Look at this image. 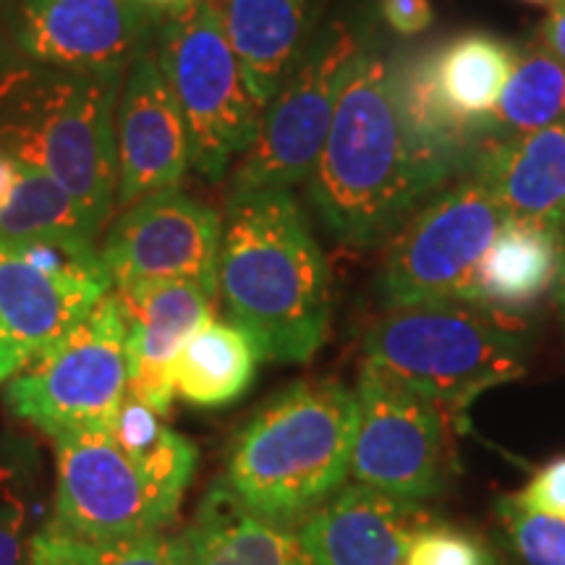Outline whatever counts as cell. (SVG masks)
<instances>
[{
  "label": "cell",
  "mask_w": 565,
  "mask_h": 565,
  "mask_svg": "<svg viewBox=\"0 0 565 565\" xmlns=\"http://www.w3.org/2000/svg\"><path fill=\"white\" fill-rule=\"evenodd\" d=\"M221 212L181 189L147 194L113 221L100 259L113 288L141 280H189L217 296Z\"/></svg>",
  "instance_id": "obj_12"
},
{
  "label": "cell",
  "mask_w": 565,
  "mask_h": 565,
  "mask_svg": "<svg viewBox=\"0 0 565 565\" xmlns=\"http://www.w3.org/2000/svg\"><path fill=\"white\" fill-rule=\"evenodd\" d=\"M30 565H192L186 534L154 532L139 540L95 545L47 521L30 542Z\"/></svg>",
  "instance_id": "obj_26"
},
{
  "label": "cell",
  "mask_w": 565,
  "mask_h": 565,
  "mask_svg": "<svg viewBox=\"0 0 565 565\" xmlns=\"http://www.w3.org/2000/svg\"><path fill=\"white\" fill-rule=\"evenodd\" d=\"M55 440V524L95 545L166 532L179 505L126 454L110 427H84Z\"/></svg>",
  "instance_id": "obj_11"
},
{
  "label": "cell",
  "mask_w": 565,
  "mask_h": 565,
  "mask_svg": "<svg viewBox=\"0 0 565 565\" xmlns=\"http://www.w3.org/2000/svg\"><path fill=\"white\" fill-rule=\"evenodd\" d=\"M259 359L257 345L242 328L212 317L175 356V393L202 408L228 406L252 387Z\"/></svg>",
  "instance_id": "obj_22"
},
{
  "label": "cell",
  "mask_w": 565,
  "mask_h": 565,
  "mask_svg": "<svg viewBox=\"0 0 565 565\" xmlns=\"http://www.w3.org/2000/svg\"><path fill=\"white\" fill-rule=\"evenodd\" d=\"M100 233L58 181L21 162L11 200L0 210V238L97 244Z\"/></svg>",
  "instance_id": "obj_24"
},
{
  "label": "cell",
  "mask_w": 565,
  "mask_h": 565,
  "mask_svg": "<svg viewBox=\"0 0 565 565\" xmlns=\"http://www.w3.org/2000/svg\"><path fill=\"white\" fill-rule=\"evenodd\" d=\"M456 150L419 124L401 63L370 38L345 76L333 126L307 183L330 236L356 249L393 238L450 179Z\"/></svg>",
  "instance_id": "obj_1"
},
{
  "label": "cell",
  "mask_w": 565,
  "mask_h": 565,
  "mask_svg": "<svg viewBox=\"0 0 565 565\" xmlns=\"http://www.w3.org/2000/svg\"><path fill=\"white\" fill-rule=\"evenodd\" d=\"M524 3H532V6H542V9H553V6L561 3V0H524Z\"/></svg>",
  "instance_id": "obj_35"
},
{
  "label": "cell",
  "mask_w": 565,
  "mask_h": 565,
  "mask_svg": "<svg viewBox=\"0 0 565 565\" xmlns=\"http://www.w3.org/2000/svg\"><path fill=\"white\" fill-rule=\"evenodd\" d=\"M515 498L532 511L565 521V456L542 466L526 484V490Z\"/></svg>",
  "instance_id": "obj_30"
},
{
  "label": "cell",
  "mask_w": 565,
  "mask_h": 565,
  "mask_svg": "<svg viewBox=\"0 0 565 565\" xmlns=\"http://www.w3.org/2000/svg\"><path fill=\"white\" fill-rule=\"evenodd\" d=\"M557 246H561V265H557V280H555V299L561 307L563 322H565V223L557 231Z\"/></svg>",
  "instance_id": "obj_34"
},
{
  "label": "cell",
  "mask_w": 565,
  "mask_h": 565,
  "mask_svg": "<svg viewBox=\"0 0 565 565\" xmlns=\"http://www.w3.org/2000/svg\"><path fill=\"white\" fill-rule=\"evenodd\" d=\"M30 524V503L21 494L17 471L0 466V565H21L24 534Z\"/></svg>",
  "instance_id": "obj_29"
},
{
  "label": "cell",
  "mask_w": 565,
  "mask_h": 565,
  "mask_svg": "<svg viewBox=\"0 0 565 565\" xmlns=\"http://www.w3.org/2000/svg\"><path fill=\"white\" fill-rule=\"evenodd\" d=\"M505 212L475 173L429 196L393 233L377 294L387 309L469 301L471 280Z\"/></svg>",
  "instance_id": "obj_9"
},
{
  "label": "cell",
  "mask_w": 565,
  "mask_h": 565,
  "mask_svg": "<svg viewBox=\"0 0 565 565\" xmlns=\"http://www.w3.org/2000/svg\"><path fill=\"white\" fill-rule=\"evenodd\" d=\"M565 121V63L545 42L513 51V68L484 124L494 131L521 134Z\"/></svg>",
  "instance_id": "obj_23"
},
{
  "label": "cell",
  "mask_w": 565,
  "mask_h": 565,
  "mask_svg": "<svg viewBox=\"0 0 565 565\" xmlns=\"http://www.w3.org/2000/svg\"><path fill=\"white\" fill-rule=\"evenodd\" d=\"M192 565H317L299 529L254 513L217 479L186 529Z\"/></svg>",
  "instance_id": "obj_20"
},
{
  "label": "cell",
  "mask_w": 565,
  "mask_h": 565,
  "mask_svg": "<svg viewBox=\"0 0 565 565\" xmlns=\"http://www.w3.org/2000/svg\"><path fill=\"white\" fill-rule=\"evenodd\" d=\"M160 9L145 0H17L13 42L47 66L124 76L152 45Z\"/></svg>",
  "instance_id": "obj_13"
},
{
  "label": "cell",
  "mask_w": 565,
  "mask_h": 565,
  "mask_svg": "<svg viewBox=\"0 0 565 565\" xmlns=\"http://www.w3.org/2000/svg\"><path fill=\"white\" fill-rule=\"evenodd\" d=\"M113 294L126 312L129 393L168 416L175 398V356L212 320L215 296L189 280H141Z\"/></svg>",
  "instance_id": "obj_16"
},
{
  "label": "cell",
  "mask_w": 565,
  "mask_h": 565,
  "mask_svg": "<svg viewBox=\"0 0 565 565\" xmlns=\"http://www.w3.org/2000/svg\"><path fill=\"white\" fill-rule=\"evenodd\" d=\"M385 24L401 38H416L433 24L435 11L429 0H380Z\"/></svg>",
  "instance_id": "obj_31"
},
{
  "label": "cell",
  "mask_w": 565,
  "mask_h": 565,
  "mask_svg": "<svg viewBox=\"0 0 565 565\" xmlns=\"http://www.w3.org/2000/svg\"><path fill=\"white\" fill-rule=\"evenodd\" d=\"M246 82L267 105L309 51L328 0H210Z\"/></svg>",
  "instance_id": "obj_18"
},
{
  "label": "cell",
  "mask_w": 565,
  "mask_h": 565,
  "mask_svg": "<svg viewBox=\"0 0 565 565\" xmlns=\"http://www.w3.org/2000/svg\"><path fill=\"white\" fill-rule=\"evenodd\" d=\"M422 515L366 484H343L303 519L299 534L317 565H406Z\"/></svg>",
  "instance_id": "obj_17"
},
{
  "label": "cell",
  "mask_w": 565,
  "mask_h": 565,
  "mask_svg": "<svg viewBox=\"0 0 565 565\" xmlns=\"http://www.w3.org/2000/svg\"><path fill=\"white\" fill-rule=\"evenodd\" d=\"M471 173L511 221L561 231L565 223V121L505 134L479 152Z\"/></svg>",
  "instance_id": "obj_19"
},
{
  "label": "cell",
  "mask_w": 565,
  "mask_h": 565,
  "mask_svg": "<svg viewBox=\"0 0 565 565\" xmlns=\"http://www.w3.org/2000/svg\"><path fill=\"white\" fill-rule=\"evenodd\" d=\"M113 291L108 273H51L0 238V385L61 343Z\"/></svg>",
  "instance_id": "obj_15"
},
{
  "label": "cell",
  "mask_w": 565,
  "mask_h": 565,
  "mask_svg": "<svg viewBox=\"0 0 565 565\" xmlns=\"http://www.w3.org/2000/svg\"><path fill=\"white\" fill-rule=\"evenodd\" d=\"M406 565H494L490 547L475 534L445 524L416 529Z\"/></svg>",
  "instance_id": "obj_28"
},
{
  "label": "cell",
  "mask_w": 565,
  "mask_h": 565,
  "mask_svg": "<svg viewBox=\"0 0 565 565\" xmlns=\"http://www.w3.org/2000/svg\"><path fill=\"white\" fill-rule=\"evenodd\" d=\"M540 42H545L550 51L565 63V0L550 9L545 24H542Z\"/></svg>",
  "instance_id": "obj_32"
},
{
  "label": "cell",
  "mask_w": 565,
  "mask_h": 565,
  "mask_svg": "<svg viewBox=\"0 0 565 565\" xmlns=\"http://www.w3.org/2000/svg\"><path fill=\"white\" fill-rule=\"evenodd\" d=\"M19 171H21V162L13 160L11 154L0 152V210H3L11 200L13 186H17V179H19Z\"/></svg>",
  "instance_id": "obj_33"
},
{
  "label": "cell",
  "mask_w": 565,
  "mask_h": 565,
  "mask_svg": "<svg viewBox=\"0 0 565 565\" xmlns=\"http://www.w3.org/2000/svg\"><path fill=\"white\" fill-rule=\"evenodd\" d=\"M124 76L0 53V152L58 181L97 228L116 207V103Z\"/></svg>",
  "instance_id": "obj_3"
},
{
  "label": "cell",
  "mask_w": 565,
  "mask_h": 565,
  "mask_svg": "<svg viewBox=\"0 0 565 565\" xmlns=\"http://www.w3.org/2000/svg\"><path fill=\"white\" fill-rule=\"evenodd\" d=\"M152 53L192 134V168L223 181L257 141L265 105L249 89L210 0L162 6Z\"/></svg>",
  "instance_id": "obj_6"
},
{
  "label": "cell",
  "mask_w": 565,
  "mask_h": 565,
  "mask_svg": "<svg viewBox=\"0 0 565 565\" xmlns=\"http://www.w3.org/2000/svg\"><path fill=\"white\" fill-rule=\"evenodd\" d=\"M353 393L359 419L351 477L412 505L437 498L454 471L448 412L366 359Z\"/></svg>",
  "instance_id": "obj_10"
},
{
  "label": "cell",
  "mask_w": 565,
  "mask_h": 565,
  "mask_svg": "<svg viewBox=\"0 0 565 565\" xmlns=\"http://www.w3.org/2000/svg\"><path fill=\"white\" fill-rule=\"evenodd\" d=\"M364 359L461 414L479 395L526 372V343L503 315L475 301L387 309L366 330Z\"/></svg>",
  "instance_id": "obj_5"
},
{
  "label": "cell",
  "mask_w": 565,
  "mask_h": 565,
  "mask_svg": "<svg viewBox=\"0 0 565 565\" xmlns=\"http://www.w3.org/2000/svg\"><path fill=\"white\" fill-rule=\"evenodd\" d=\"M192 168V134L152 45L126 68L116 103V204L179 189Z\"/></svg>",
  "instance_id": "obj_14"
},
{
  "label": "cell",
  "mask_w": 565,
  "mask_h": 565,
  "mask_svg": "<svg viewBox=\"0 0 565 565\" xmlns=\"http://www.w3.org/2000/svg\"><path fill=\"white\" fill-rule=\"evenodd\" d=\"M129 393L126 312L105 294L71 333L6 383V404L40 433L113 427Z\"/></svg>",
  "instance_id": "obj_8"
},
{
  "label": "cell",
  "mask_w": 565,
  "mask_h": 565,
  "mask_svg": "<svg viewBox=\"0 0 565 565\" xmlns=\"http://www.w3.org/2000/svg\"><path fill=\"white\" fill-rule=\"evenodd\" d=\"M370 38V24L359 19L324 21L265 105L257 141L233 166L231 192L291 189L309 179L333 126L345 76Z\"/></svg>",
  "instance_id": "obj_7"
},
{
  "label": "cell",
  "mask_w": 565,
  "mask_h": 565,
  "mask_svg": "<svg viewBox=\"0 0 565 565\" xmlns=\"http://www.w3.org/2000/svg\"><path fill=\"white\" fill-rule=\"evenodd\" d=\"M356 419L351 387L333 380L286 387L236 437L225 484L265 519L303 521L349 479Z\"/></svg>",
  "instance_id": "obj_4"
},
{
  "label": "cell",
  "mask_w": 565,
  "mask_h": 565,
  "mask_svg": "<svg viewBox=\"0 0 565 565\" xmlns=\"http://www.w3.org/2000/svg\"><path fill=\"white\" fill-rule=\"evenodd\" d=\"M508 565H565V521L532 511L513 494L494 503Z\"/></svg>",
  "instance_id": "obj_27"
},
{
  "label": "cell",
  "mask_w": 565,
  "mask_h": 565,
  "mask_svg": "<svg viewBox=\"0 0 565 565\" xmlns=\"http://www.w3.org/2000/svg\"><path fill=\"white\" fill-rule=\"evenodd\" d=\"M557 265V231L505 217L477 267L469 301L498 315H524L555 294Z\"/></svg>",
  "instance_id": "obj_21"
},
{
  "label": "cell",
  "mask_w": 565,
  "mask_h": 565,
  "mask_svg": "<svg viewBox=\"0 0 565 565\" xmlns=\"http://www.w3.org/2000/svg\"><path fill=\"white\" fill-rule=\"evenodd\" d=\"M217 296L259 356L307 364L330 333V267L291 189L231 192Z\"/></svg>",
  "instance_id": "obj_2"
},
{
  "label": "cell",
  "mask_w": 565,
  "mask_h": 565,
  "mask_svg": "<svg viewBox=\"0 0 565 565\" xmlns=\"http://www.w3.org/2000/svg\"><path fill=\"white\" fill-rule=\"evenodd\" d=\"M145 3H150V6H173V3H181V0H145Z\"/></svg>",
  "instance_id": "obj_36"
},
{
  "label": "cell",
  "mask_w": 565,
  "mask_h": 565,
  "mask_svg": "<svg viewBox=\"0 0 565 565\" xmlns=\"http://www.w3.org/2000/svg\"><path fill=\"white\" fill-rule=\"evenodd\" d=\"M110 429L118 445L145 469L158 490L171 503L181 505L200 461L194 443L168 427L158 412L141 404L131 393H126Z\"/></svg>",
  "instance_id": "obj_25"
},
{
  "label": "cell",
  "mask_w": 565,
  "mask_h": 565,
  "mask_svg": "<svg viewBox=\"0 0 565 565\" xmlns=\"http://www.w3.org/2000/svg\"><path fill=\"white\" fill-rule=\"evenodd\" d=\"M0 9H3V0H0Z\"/></svg>",
  "instance_id": "obj_37"
}]
</instances>
